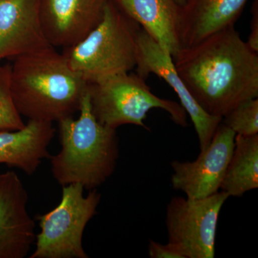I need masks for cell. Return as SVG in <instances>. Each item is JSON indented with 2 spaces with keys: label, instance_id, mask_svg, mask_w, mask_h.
<instances>
[{
  "label": "cell",
  "instance_id": "cell-1",
  "mask_svg": "<svg viewBox=\"0 0 258 258\" xmlns=\"http://www.w3.org/2000/svg\"><path fill=\"white\" fill-rule=\"evenodd\" d=\"M173 60L190 94L208 114L223 118L242 102L258 97V53L235 25L181 48Z\"/></svg>",
  "mask_w": 258,
  "mask_h": 258
},
{
  "label": "cell",
  "instance_id": "cell-2",
  "mask_svg": "<svg viewBox=\"0 0 258 258\" xmlns=\"http://www.w3.org/2000/svg\"><path fill=\"white\" fill-rule=\"evenodd\" d=\"M10 81L20 114L51 123L79 111L88 86L54 47L15 57Z\"/></svg>",
  "mask_w": 258,
  "mask_h": 258
},
{
  "label": "cell",
  "instance_id": "cell-3",
  "mask_svg": "<svg viewBox=\"0 0 258 258\" xmlns=\"http://www.w3.org/2000/svg\"><path fill=\"white\" fill-rule=\"evenodd\" d=\"M77 119L59 120L60 152L50 158L54 179L62 185L97 189L114 172L119 157L115 129L101 124L91 111L88 91L83 96Z\"/></svg>",
  "mask_w": 258,
  "mask_h": 258
},
{
  "label": "cell",
  "instance_id": "cell-4",
  "mask_svg": "<svg viewBox=\"0 0 258 258\" xmlns=\"http://www.w3.org/2000/svg\"><path fill=\"white\" fill-rule=\"evenodd\" d=\"M140 30L113 0H108L100 23L79 43L64 49L63 55L88 83L129 73L137 67Z\"/></svg>",
  "mask_w": 258,
  "mask_h": 258
},
{
  "label": "cell",
  "instance_id": "cell-5",
  "mask_svg": "<svg viewBox=\"0 0 258 258\" xmlns=\"http://www.w3.org/2000/svg\"><path fill=\"white\" fill-rule=\"evenodd\" d=\"M91 111L101 124L115 129L135 125L149 130L144 123L147 113L160 108L180 126L187 125V113L177 102L156 96L137 74H120L88 83Z\"/></svg>",
  "mask_w": 258,
  "mask_h": 258
},
{
  "label": "cell",
  "instance_id": "cell-6",
  "mask_svg": "<svg viewBox=\"0 0 258 258\" xmlns=\"http://www.w3.org/2000/svg\"><path fill=\"white\" fill-rule=\"evenodd\" d=\"M60 203L50 212L39 215L40 231L30 258H88L83 236L88 222L97 213L101 200L97 189L84 196L82 185L62 186Z\"/></svg>",
  "mask_w": 258,
  "mask_h": 258
},
{
  "label": "cell",
  "instance_id": "cell-7",
  "mask_svg": "<svg viewBox=\"0 0 258 258\" xmlns=\"http://www.w3.org/2000/svg\"><path fill=\"white\" fill-rule=\"evenodd\" d=\"M229 198L219 191L205 198H171L166 214L168 242L185 258L215 257L219 215Z\"/></svg>",
  "mask_w": 258,
  "mask_h": 258
},
{
  "label": "cell",
  "instance_id": "cell-8",
  "mask_svg": "<svg viewBox=\"0 0 258 258\" xmlns=\"http://www.w3.org/2000/svg\"><path fill=\"white\" fill-rule=\"evenodd\" d=\"M235 136L221 122L210 143L195 161H172V187L191 199L208 198L218 192L233 152Z\"/></svg>",
  "mask_w": 258,
  "mask_h": 258
},
{
  "label": "cell",
  "instance_id": "cell-9",
  "mask_svg": "<svg viewBox=\"0 0 258 258\" xmlns=\"http://www.w3.org/2000/svg\"><path fill=\"white\" fill-rule=\"evenodd\" d=\"M136 69L137 74L144 79H147L149 75L154 74L171 86L179 98L180 104L192 121L200 151L208 147L222 118L208 114L202 109L176 72L173 57L142 28L138 35Z\"/></svg>",
  "mask_w": 258,
  "mask_h": 258
},
{
  "label": "cell",
  "instance_id": "cell-10",
  "mask_svg": "<svg viewBox=\"0 0 258 258\" xmlns=\"http://www.w3.org/2000/svg\"><path fill=\"white\" fill-rule=\"evenodd\" d=\"M28 191L16 172L0 174V258H25L35 241Z\"/></svg>",
  "mask_w": 258,
  "mask_h": 258
},
{
  "label": "cell",
  "instance_id": "cell-11",
  "mask_svg": "<svg viewBox=\"0 0 258 258\" xmlns=\"http://www.w3.org/2000/svg\"><path fill=\"white\" fill-rule=\"evenodd\" d=\"M107 1L40 0V21L51 46L66 49L81 41L101 21Z\"/></svg>",
  "mask_w": 258,
  "mask_h": 258
},
{
  "label": "cell",
  "instance_id": "cell-12",
  "mask_svg": "<svg viewBox=\"0 0 258 258\" xmlns=\"http://www.w3.org/2000/svg\"><path fill=\"white\" fill-rule=\"evenodd\" d=\"M40 0H0V60L51 46L42 30Z\"/></svg>",
  "mask_w": 258,
  "mask_h": 258
},
{
  "label": "cell",
  "instance_id": "cell-13",
  "mask_svg": "<svg viewBox=\"0 0 258 258\" xmlns=\"http://www.w3.org/2000/svg\"><path fill=\"white\" fill-rule=\"evenodd\" d=\"M247 0H186L179 28L181 48L196 45L216 32L233 26Z\"/></svg>",
  "mask_w": 258,
  "mask_h": 258
},
{
  "label": "cell",
  "instance_id": "cell-14",
  "mask_svg": "<svg viewBox=\"0 0 258 258\" xmlns=\"http://www.w3.org/2000/svg\"><path fill=\"white\" fill-rule=\"evenodd\" d=\"M55 134L52 123L29 120L23 128L0 131V164L18 168L29 176L50 158L48 147Z\"/></svg>",
  "mask_w": 258,
  "mask_h": 258
},
{
  "label": "cell",
  "instance_id": "cell-15",
  "mask_svg": "<svg viewBox=\"0 0 258 258\" xmlns=\"http://www.w3.org/2000/svg\"><path fill=\"white\" fill-rule=\"evenodd\" d=\"M174 58L181 50L178 28L181 6L175 0H113Z\"/></svg>",
  "mask_w": 258,
  "mask_h": 258
},
{
  "label": "cell",
  "instance_id": "cell-16",
  "mask_svg": "<svg viewBox=\"0 0 258 258\" xmlns=\"http://www.w3.org/2000/svg\"><path fill=\"white\" fill-rule=\"evenodd\" d=\"M258 188V134L236 135L235 147L220 189L229 197H242Z\"/></svg>",
  "mask_w": 258,
  "mask_h": 258
},
{
  "label": "cell",
  "instance_id": "cell-17",
  "mask_svg": "<svg viewBox=\"0 0 258 258\" xmlns=\"http://www.w3.org/2000/svg\"><path fill=\"white\" fill-rule=\"evenodd\" d=\"M11 66H0V131H17L26 123L15 106L11 91Z\"/></svg>",
  "mask_w": 258,
  "mask_h": 258
},
{
  "label": "cell",
  "instance_id": "cell-18",
  "mask_svg": "<svg viewBox=\"0 0 258 258\" xmlns=\"http://www.w3.org/2000/svg\"><path fill=\"white\" fill-rule=\"evenodd\" d=\"M222 122L236 135L248 137L258 134V98L242 102L226 114Z\"/></svg>",
  "mask_w": 258,
  "mask_h": 258
},
{
  "label": "cell",
  "instance_id": "cell-19",
  "mask_svg": "<svg viewBox=\"0 0 258 258\" xmlns=\"http://www.w3.org/2000/svg\"><path fill=\"white\" fill-rule=\"evenodd\" d=\"M149 256L151 258H185L174 244H163L151 240L149 244Z\"/></svg>",
  "mask_w": 258,
  "mask_h": 258
},
{
  "label": "cell",
  "instance_id": "cell-20",
  "mask_svg": "<svg viewBox=\"0 0 258 258\" xmlns=\"http://www.w3.org/2000/svg\"><path fill=\"white\" fill-rule=\"evenodd\" d=\"M252 20L250 22V32L246 42L249 48L258 53V1L254 0L252 5Z\"/></svg>",
  "mask_w": 258,
  "mask_h": 258
},
{
  "label": "cell",
  "instance_id": "cell-21",
  "mask_svg": "<svg viewBox=\"0 0 258 258\" xmlns=\"http://www.w3.org/2000/svg\"><path fill=\"white\" fill-rule=\"evenodd\" d=\"M177 4H179L180 6L182 7L185 4L186 0H175Z\"/></svg>",
  "mask_w": 258,
  "mask_h": 258
}]
</instances>
